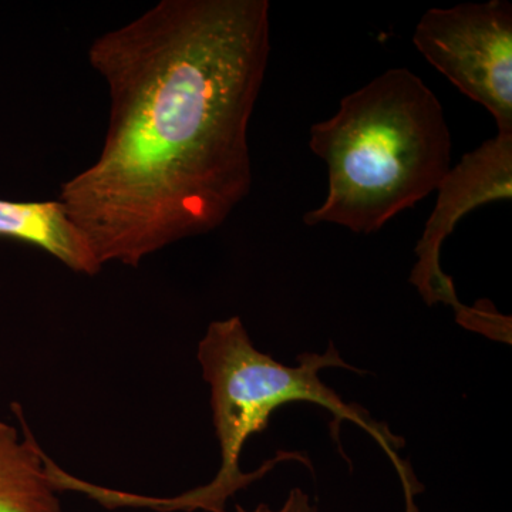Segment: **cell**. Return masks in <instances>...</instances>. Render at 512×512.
<instances>
[{
  "instance_id": "cell-1",
  "label": "cell",
  "mask_w": 512,
  "mask_h": 512,
  "mask_svg": "<svg viewBox=\"0 0 512 512\" xmlns=\"http://www.w3.org/2000/svg\"><path fill=\"white\" fill-rule=\"evenodd\" d=\"M268 0H161L93 40L107 84L99 156L59 200L101 266L222 227L252 188L249 123L271 55Z\"/></svg>"
},
{
  "instance_id": "cell-2",
  "label": "cell",
  "mask_w": 512,
  "mask_h": 512,
  "mask_svg": "<svg viewBox=\"0 0 512 512\" xmlns=\"http://www.w3.org/2000/svg\"><path fill=\"white\" fill-rule=\"evenodd\" d=\"M309 146L328 165L329 190L303 222L367 235L437 190L453 143L436 94L399 67L343 97L335 116L313 124Z\"/></svg>"
},
{
  "instance_id": "cell-3",
  "label": "cell",
  "mask_w": 512,
  "mask_h": 512,
  "mask_svg": "<svg viewBox=\"0 0 512 512\" xmlns=\"http://www.w3.org/2000/svg\"><path fill=\"white\" fill-rule=\"evenodd\" d=\"M197 359L202 377L211 389L212 420L220 443V470L210 484L188 491L181 497H140L138 504L141 507L160 511L224 512L229 497L264 477L282 461H302L312 470L308 457L286 451L265 461L255 473L245 474L239 468V457L245 443L249 437L268 427L275 410L289 403L308 402L318 404L332 414L330 433L345 460L349 461V458L340 444L339 434L343 421L356 424L372 436L399 474L406 494L407 512H419L414 497L423 488L413 476L412 468L399 456L406 441L393 434L386 424L373 419L363 407L343 402L339 394L320 379L319 373L330 367L365 373L345 362L333 342H329L323 353H303L298 357V366H285L256 349L241 318L232 316L208 325L198 345Z\"/></svg>"
},
{
  "instance_id": "cell-4",
  "label": "cell",
  "mask_w": 512,
  "mask_h": 512,
  "mask_svg": "<svg viewBox=\"0 0 512 512\" xmlns=\"http://www.w3.org/2000/svg\"><path fill=\"white\" fill-rule=\"evenodd\" d=\"M414 46L468 99L512 133V6L507 0L427 10Z\"/></svg>"
},
{
  "instance_id": "cell-5",
  "label": "cell",
  "mask_w": 512,
  "mask_h": 512,
  "mask_svg": "<svg viewBox=\"0 0 512 512\" xmlns=\"http://www.w3.org/2000/svg\"><path fill=\"white\" fill-rule=\"evenodd\" d=\"M434 210L417 242V262L410 282L427 305L453 306L458 323L488 338L508 342L511 319L494 311H476L461 305L450 276L441 271L440 249L461 218L488 202L511 200L512 133H497L466 154L441 180Z\"/></svg>"
},
{
  "instance_id": "cell-6",
  "label": "cell",
  "mask_w": 512,
  "mask_h": 512,
  "mask_svg": "<svg viewBox=\"0 0 512 512\" xmlns=\"http://www.w3.org/2000/svg\"><path fill=\"white\" fill-rule=\"evenodd\" d=\"M0 238L42 249L76 274L93 276L103 268L89 239L59 200H0Z\"/></svg>"
},
{
  "instance_id": "cell-7",
  "label": "cell",
  "mask_w": 512,
  "mask_h": 512,
  "mask_svg": "<svg viewBox=\"0 0 512 512\" xmlns=\"http://www.w3.org/2000/svg\"><path fill=\"white\" fill-rule=\"evenodd\" d=\"M12 410L22 424L23 437L15 426L0 420V512H63L47 473V454L19 404H13Z\"/></svg>"
},
{
  "instance_id": "cell-8",
  "label": "cell",
  "mask_w": 512,
  "mask_h": 512,
  "mask_svg": "<svg viewBox=\"0 0 512 512\" xmlns=\"http://www.w3.org/2000/svg\"><path fill=\"white\" fill-rule=\"evenodd\" d=\"M235 512H318V508L311 503V498L305 491H302L301 488H293L284 505L278 510L269 507L268 504H259L254 510H245L241 505H237Z\"/></svg>"
}]
</instances>
